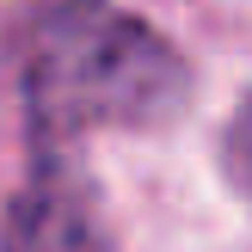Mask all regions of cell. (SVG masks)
Instances as JSON below:
<instances>
[{
  "label": "cell",
  "mask_w": 252,
  "mask_h": 252,
  "mask_svg": "<svg viewBox=\"0 0 252 252\" xmlns=\"http://www.w3.org/2000/svg\"><path fill=\"white\" fill-rule=\"evenodd\" d=\"M6 62L31 142L74 148L93 129H166L191 98L185 56L111 0H37L12 19Z\"/></svg>",
  "instance_id": "6da1fadb"
},
{
  "label": "cell",
  "mask_w": 252,
  "mask_h": 252,
  "mask_svg": "<svg viewBox=\"0 0 252 252\" xmlns=\"http://www.w3.org/2000/svg\"><path fill=\"white\" fill-rule=\"evenodd\" d=\"M0 252H111L105 203L80 166V148L31 142V172L0 216Z\"/></svg>",
  "instance_id": "7a4b0ae2"
},
{
  "label": "cell",
  "mask_w": 252,
  "mask_h": 252,
  "mask_svg": "<svg viewBox=\"0 0 252 252\" xmlns=\"http://www.w3.org/2000/svg\"><path fill=\"white\" fill-rule=\"evenodd\" d=\"M228 179L246 185V111H234V123H228Z\"/></svg>",
  "instance_id": "3957f363"
}]
</instances>
